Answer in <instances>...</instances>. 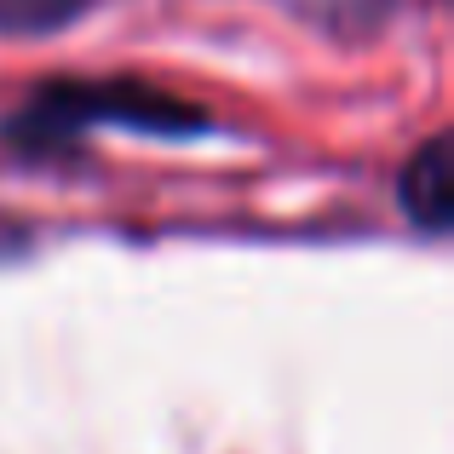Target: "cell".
<instances>
[{
    "mask_svg": "<svg viewBox=\"0 0 454 454\" xmlns=\"http://www.w3.org/2000/svg\"><path fill=\"white\" fill-rule=\"evenodd\" d=\"M403 213H409L420 231H449V213H454V196H449V138H426L420 155L403 167Z\"/></svg>",
    "mask_w": 454,
    "mask_h": 454,
    "instance_id": "6da1fadb",
    "label": "cell"
},
{
    "mask_svg": "<svg viewBox=\"0 0 454 454\" xmlns=\"http://www.w3.org/2000/svg\"><path fill=\"white\" fill-rule=\"evenodd\" d=\"M87 0H0V35H52Z\"/></svg>",
    "mask_w": 454,
    "mask_h": 454,
    "instance_id": "7a4b0ae2",
    "label": "cell"
}]
</instances>
